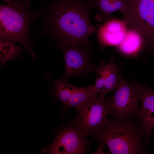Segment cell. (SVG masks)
<instances>
[{
	"instance_id": "obj_8",
	"label": "cell",
	"mask_w": 154,
	"mask_h": 154,
	"mask_svg": "<svg viewBox=\"0 0 154 154\" xmlns=\"http://www.w3.org/2000/svg\"><path fill=\"white\" fill-rule=\"evenodd\" d=\"M62 50L65 64L62 79L68 80L72 76H83L96 70V68L92 63L90 58V48L71 47Z\"/></svg>"
},
{
	"instance_id": "obj_5",
	"label": "cell",
	"mask_w": 154,
	"mask_h": 154,
	"mask_svg": "<svg viewBox=\"0 0 154 154\" xmlns=\"http://www.w3.org/2000/svg\"><path fill=\"white\" fill-rule=\"evenodd\" d=\"M72 123L88 135L93 136L104 126L111 112L99 95L91 97L77 110Z\"/></svg>"
},
{
	"instance_id": "obj_2",
	"label": "cell",
	"mask_w": 154,
	"mask_h": 154,
	"mask_svg": "<svg viewBox=\"0 0 154 154\" xmlns=\"http://www.w3.org/2000/svg\"><path fill=\"white\" fill-rule=\"evenodd\" d=\"M141 124L136 117H117L107 118L103 127L92 136L99 142L97 153H102L107 145L112 154H144L145 139Z\"/></svg>"
},
{
	"instance_id": "obj_1",
	"label": "cell",
	"mask_w": 154,
	"mask_h": 154,
	"mask_svg": "<svg viewBox=\"0 0 154 154\" xmlns=\"http://www.w3.org/2000/svg\"><path fill=\"white\" fill-rule=\"evenodd\" d=\"M94 8V0H49L38 11L43 24L37 31L61 49L90 48L89 38L96 30L89 18Z\"/></svg>"
},
{
	"instance_id": "obj_11",
	"label": "cell",
	"mask_w": 154,
	"mask_h": 154,
	"mask_svg": "<svg viewBox=\"0 0 154 154\" xmlns=\"http://www.w3.org/2000/svg\"><path fill=\"white\" fill-rule=\"evenodd\" d=\"M94 8L101 13L96 18L99 20L108 19L113 12L119 11L123 13L126 8V0H94Z\"/></svg>"
},
{
	"instance_id": "obj_15",
	"label": "cell",
	"mask_w": 154,
	"mask_h": 154,
	"mask_svg": "<svg viewBox=\"0 0 154 154\" xmlns=\"http://www.w3.org/2000/svg\"><path fill=\"white\" fill-rule=\"evenodd\" d=\"M54 86L52 92L57 101L62 103L63 107L66 106L73 93L77 87L69 84L68 80L62 78L54 81Z\"/></svg>"
},
{
	"instance_id": "obj_17",
	"label": "cell",
	"mask_w": 154,
	"mask_h": 154,
	"mask_svg": "<svg viewBox=\"0 0 154 154\" xmlns=\"http://www.w3.org/2000/svg\"><path fill=\"white\" fill-rule=\"evenodd\" d=\"M6 3H8L13 1V0H3Z\"/></svg>"
},
{
	"instance_id": "obj_16",
	"label": "cell",
	"mask_w": 154,
	"mask_h": 154,
	"mask_svg": "<svg viewBox=\"0 0 154 154\" xmlns=\"http://www.w3.org/2000/svg\"><path fill=\"white\" fill-rule=\"evenodd\" d=\"M120 70L115 62L114 58L106 64V82L102 96L104 98L108 92H112L116 89L120 74Z\"/></svg>"
},
{
	"instance_id": "obj_9",
	"label": "cell",
	"mask_w": 154,
	"mask_h": 154,
	"mask_svg": "<svg viewBox=\"0 0 154 154\" xmlns=\"http://www.w3.org/2000/svg\"><path fill=\"white\" fill-rule=\"evenodd\" d=\"M137 86L141 106L136 117L148 144L154 128V90L137 83Z\"/></svg>"
},
{
	"instance_id": "obj_14",
	"label": "cell",
	"mask_w": 154,
	"mask_h": 154,
	"mask_svg": "<svg viewBox=\"0 0 154 154\" xmlns=\"http://www.w3.org/2000/svg\"><path fill=\"white\" fill-rule=\"evenodd\" d=\"M96 94L92 84L82 88L77 87L63 109L67 110L74 107L77 110L91 97Z\"/></svg>"
},
{
	"instance_id": "obj_12",
	"label": "cell",
	"mask_w": 154,
	"mask_h": 154,
	"mask_svg": "<svg viewBox=\"0 0 154 154\" xmlns=\"http://www.w3.org/2000/svg\"><path fill=\"white\" fill-rule=\"evenodd\" d=\"M144 41L143 37L138 32L130 29L127 32L123 40L119 45V48L123 54H134L139 50Z\"/></svg>"
},
{
	"instance_id": "obj_10",
	"label": "cell",
	"mask_w": 154,
	"mask_h": 154,
	"mask_svg": "<svg viewBox=\"0 0 154 154\" xmlns=\"http://www.w3.org/2000/svg\"><path fill=\"white\" fill-rule=\"evenodd\" d=\"M125 21L118 19L108 21L99 29L97 34L102 46L119 45L123 40L127 32Z\"/></svg>"
},
{
	"instance_id": "obj_4",
	"label": "cell",
	"mask_w": 154,
	"mask_h": 154,
	"mask_svg": "<svg viewBox=\"0 0 154 154\" xmlns=\"http://www.w3.org/2000/svg\"><path fill=\"white\" fill-rule=\"evenodd\" d=\"M125 22L154 50V0H126Z\"/></svg>"
},
{
	"instance_id": "obj_3",
	"label": "cell",
	"mask_w": 154,
	"mask_h": 154,
	"mask_svg": "<svg viewBox=\"0 0 154 154\" xmlns=\"http://www.w3.org/2000/svg\"><path fill=\"white\" fill-rule=\"evenodd\" d=\"M30 0H14L0 5V38L20 45L33 58V40L29 37L30 26L38 19V11L31 10Z\"/></svg>"
},
{
	"instance_id": "obj_13",
	"label": "cell",
	"mask_w": 154,
	"mask_h": 154,
	"mask_svg": "<svg viewBox=\"0 0 154 154\" xmlns=\"http://www.w3.org/2000/svg\"><path fill=\"white\" fill-rule=\"evenodd\" d=\"M0 62L3 66L7 62L15 59H20L23 57V47L17 46L12 41L0 38Z\"/></svg>"
},
{
	"instance_id": "obj_7",
	"label": "cell",
	"mask_w": 154,
	"mask_h": 154,
	"mask_svg": "<svg viewBox=\"0 0 154 154\" xmlns=\"http://www.w3.org/2000/svg\"><path fill=\"white\" fill-rule=\"evenodd\" d=\"M120 75L114 95L106 102L112 116L136 117L140 108L137 83L128 82Z\"/></svg>"
},
{
	"instance_id": "obj_6",
	"label": "cell",
	"mask_w": 154,
	"mask_h": 154,
	"mask_svg": "<svg viewBox=\"0 0 154 154\" xmlns=\"http://www.w3.org/2000/svg\"><path fill=\"white\" fill-rule=\"evenodd\" d=\"M87 136L72 122L69 123L57 132L52 144L41 151L45 154H85L90 151Z\"/></svg>"
}]
</instances>
